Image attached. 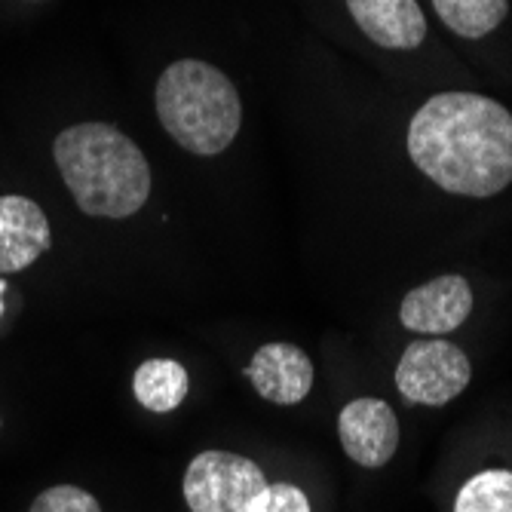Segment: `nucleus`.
I'll return each instance as SVG.
<instances>
[{
  "label": "nucleus",
  "mask_w": 512,
  "mask_h": 512,
  "mask_svg": "<svg viewBox=\"0 0 512 512\" xmlns=\"http://www.w3.org/2000/svg\"><path fill=\"white\" fill-rule=\"evenodd\" d=\"M408 154L442 191L494 197L512 181V114L476 92H439L411 117Z\"/></svg>",
  "instance_id": "f257e3e1"
},
{
  "label": "nucleus",
  "mask_w": 512,
  "mask_h": 512,
  "mask_svg": "<svg viewBox=\"0 0 512 512\" xmlns=\"http://www.w3.org/2000/svg\"><path fill=\"white\" fill-rule=\"evenodd\" d=\"M53 157L74 203L92 218H129L148 203V157L111 123H77L59 132Z\"/></svg>",
  "instance_id": "f03ea898"
},
{
  "label": "nucleus",
  "mask_w": 512,
  "mask_h": 512,
  "mask_svg": "<svg viewBox=\"0 0 512 512\" xmlns=\"http://www.w3.org/2000/svg\"><path fill=\"white\" fill-rule=\"evenodd\" d=\"M157 117L184 151L215 157L234 145L243 123L237 86L209 62H172L157 80Z\"/></svg>",
  "instance_id": "7ed1b4c3"
},
{
  "label": "nucleus",
  "mask_w": 512,
  "mask_h": 512,
  "mask_svg": "<svg viewBox=\"0 0 512 512\" xmlns=\"http://www.w3.org/2000/svg\"><path fill=\"white\" fill-rule=\"evenodd\" d=\"M258 463L230 451H203L184 473V500L191 512H249L267 488Z\"/></svg>",
  "instance_id": "20e7f679"
},
{
  "label": "nucleus",
  "mask_w": 512,
  "mask_h": 512,
  "mask_svg": "<svg viewBox=\"0 0 512 512\" xmlns=\"http://www.w3.org/2000/svg\"><path fill=\"white\" fill-rule=\"evenodd\" d=\"M470 359L445 338L414 341L396 368V387L408 402L445 405L470 384Z\"/></svg>",
  "instance_id": "39448f33"
},
{
  "label": "nucleus",
  "mask_w": 512,
  "mask_h": 512,
  "mask_svg": "<svg viewBox=\"0 0 512 512\" xmlns=\"http://www.w3.org/2000/svg\"><path fill=\"white\" fill-rule=\"evenodd\" d=\"M338 436L350 460L368 470H378L384 463H390L399 448L396 414L381 399H356L344 405L338 417Z\"/></svg>",
  "instance_id": "423d86ee"
},
{
  "label": "nucleus",
  "mask_w": 512,
  "mask_h": 512,
  "mask_svg": "<svg viewBox=\"0 0 512 512\" xmlns=\"http://www.w3.org/2000/svg\"><path fill=\"white\" fill-rule=\"evenodd\" d=\"M473 310V289L463 276H439L405 295L399 319L421 335H445L460 329Z\"/></svg>",
  "instance_id": "0eeeda50"
},
{
  "label": "nucleus",
  "mask_w": 512,
  "mask_h": 512,
  "mask_svg": "<svg viewBox=\"0 0 512 512\" xmlns=\"http://www.w3.org/2000/svg\"><path fill=\"white\" fill-rule=\"evenodd\" d=\"M246 378L261 399L273 405H295L313 387V362L295 344H264L252 356Z\"/></svg>",
  "instance_id": "6e6552de"
},
{
  "label": "nucleus",
  "mask_w": 512,
  "mask_h": 512,
  "mask_svg": "<svg viewBox=\"0 0 512 512\" xmlns=\"http://www.w3.org/2000/svg\"><path fill=\"white\" fill-rule=\"evenodd\" d=\"M50 246V221L34 200L0 197V276L31 267Z\"/></svg>",
  "instance_id": "1a4fd4ad"
},
{
  "label": "nucleus",
  "mask_w": 512,
  "mask_h": 512,
  "mask_svg": "<svg viewBox=\"0 0 512 512\" xmlns=\"http://www.w3.org/2000/svg\"><path fill=\"white\" fill-rule=\"evenodd\" d=\"M347 7L362 34L384 50H414L427 37L417 0H347Z\"/></svg>",
  "instance_id": "9d476101"
},
{
  "label": "nucleus",
  "mask_w": 512,
  "mask_h": 512,
  "mask_svg": "<svg viewBox=\"0 0 512 512\" xmlns=\"http://www.w3.org/2000/svg\"><path fill=\"white\" fill-rule=\"evenodd\" d=\"M188 371L175 359H148L138 365L132 378V393L148 411H175L188 396Z\"/></svg>",
  "instance_id": "9b49d317"
},
{
  "label": "nucleus",
  "mask_w": 512,
  "mask_h": 512,
  "mask_svg": "<svg viewBox=\"0 0 512 512\" xmlns=\"http://www.w3.org/2000/svg\"><path fill=\"white\" fill-rule=\"evenodd\" d=\"M433 7L454 34L476 40L506 19L509 0H433Z\"/></svg>",
  "instance_id": "f8f14e48"
},
{
  "label": "nucleus",
  "mask_w": 512,
  "mask_h": 512,
  "mask_svg": "<svg viewBox=\"0 0 512 512\" xmlns=\"http://www.w3.org/2000/svg\"><path fill=\"white\" fill-rule=\"evenodd\" d=\"M454 512H512V473L488 470L460 488Z\"/></svg>",
  "instance_id": "ddd939ff"
},
{
  "label": "nucleus",
  "mask_w": 512,
  "mask_h": 512,
  "mask_svg": "<svg viewBox=\"0 0 512 512\" xmlns=\"http://www.w3.org/2000/svg\"><path fill=\"white\" fill-rule=\"evenodd\" d=\"M31 512H102V509L89 491L74 485H56L31 503Z\"/></svg>",
  "instance_id": "4468645a"
},
{
  "label": "nucleus",
  "mask_w": 512,
  "mask_h": 512,
  "mask_svg": "<svg viewBox=\"0 0 512 512\" xmlns=\"http://www.w3.org/2000/svg\"><path fill=\"white\" fill-rule=\"evenodd\" d=\"M249 512H310V500L301 488L276 482V485H267L255 497Z\"/></svg>",
  "instance_id": "2eb2a0df"
},
{
  "label": "nucleus",
  "mask_w": 512,
  "mask_h": 512,
  "mask_svg": "<svg viewBox=\"0 0 512 512\" xmlns=\"http://www.w3.org/2000/svg\"><path fill=\"white\" fill-rule=\"evenodd\" d=\"M4 289H7V286H4V283H0V295H4Z\"/></svg>",
  "instance_id": "dca6fc26"
}]
</instances>
